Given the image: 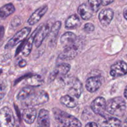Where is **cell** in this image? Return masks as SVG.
I'll use <instances>...</instances> for the list:
<instances>
[{"mask_svg": "<svg viewBox=\"0 0 127 127\" xmlns=\"http://www.w3.org/2000/svg\"><path fill=\"white\" fill-rule=\"evenodd\" d=\"M83 84H82L81 82L78 79H76L68 90V93H69V95H72V96H74L76 98H79L83 93Z\"/></svg>", "mask_w": 127, "mask_h": 127, "instance_id": "ac0fdd59", "label": "cell"}, {"mask_svg": "<svg viewBox=\"0 0 127 127\" xmlns=\"http://www.w3.org/2000/svg\"><path fill=\"white\" fill-rule=\"evenodd\" d=\"M125 1H127V0H125Z\"/></svg>", "mask_w": 127, "mask_h": 127, "instance_id": "f35d334b", "label": "cell"}, {"mask_svg": "<svg viewBox=\"0 0 127 127\" xmlns=\"http://www.w3.org/2000/svg\"><path fill=\"white\" fill-rule=\"evenodd\" d=\"M55 119L64 127H81L82 124L78 119L66 112L58 109H53Z\"/></svg>", "mask_w": 127, "mask_h": 127, "instance_id": "3957f363", "label": "cell"}, {"mask_svg": "<svg viewBox=\"0 0 127 127\" xmlns=\"http://www.w3.org/2000/svg\"><path fill=\"white\" fill-rule=\"evenodd\" d=\"M88 5L93 12H97L100 7V0H88Z\"/></svg>", "mask_w": 127, "mask_h": 127, "instance_id": "4316f807", "label": "cell"}, {"mask_svg": "<svg viewBox=\"0 0 127 127\" xmlns=\"http://www.w3.org/2000/svg\"><path fill=\"white\" fill-rule=\"evenodd\" d=\"M81 22L79 17L76 14H73L68 17L65 22V27L66 29H73L79 26Z\"/></svg>", "mask_w": 127, "mask_h": 127, "instance_id": "44dd1931", "label": "cell"}, {"mask_svg": "<svg viewBox=\"0 0 127 127\" xmlns=\"http://www.w3.org/2000/svg\"><path fill=\"white\" fill-rule=\"evenodd\" d=\"M100 4L105 6L112 3V2L114 1V0H100Z\"/></svg>", "mask_w": 127, "mask_h": 127, "instance_id": "4dcf8cb0", "label": "cell"}, {"mask_svg": "<svg viewBox=\"0 0 127 127\" xmlns=\"http://www.w3.org/2000/svg\"><path fill=\"white\" fill-rule=\"evenodd\" d=\"M86 127H98V124L95 122H90L86 125Z\"/></svg>", "mask_w": 127, "mask_h": 127, "instance_id": "d6a6232c", "label": "cell"}, {"mask_svg": "<svg viewBox=\"0 0 127 127\" xmlns=\"http://www.w3.org/2000/svg\"><path fill=\"white\" fill-rule=\"evenodd\" d=\"M27 81L29 83L30 86L33 87L38 86L42 84V78L40 76L38 75H33V76L30 77L29 79H28Z\"/></svg>", "mask_w": 127, "mask_h": 127, "instance_id": "484cf974", "label": "cell"}, {"mask_svg": "<svg viewBox=\"0 0 127 127\" xmlns=\"http://www.w3.org/2000/svg\"><path fill=\"white\" fill-rule=\"evenodd\" d=\"M21 24V17L18 16H16L11 21V25L12 27H17L20 26Z\"/></svg>", "mask_w": 127, "mask_h": 127, "instance_id": "f1b7e54d", "label": "cell"}, {"mask_svg": "<svg viewBox=\"0 0 127 127\" xmlns=\"http://www.w3.org/2000/svg\"><path fill=\"white\" fill-rule=\"evenodd\" d=\"M37 124L40 127H48L50 126V115L48 110L45 109H41L38 113Z\"/></svg>", "mask_w": 127, "mask_h": 127, "instance_id": "2e32d148", "label": "cell"}, {"mask_svg": "<svg viewBox=\"0 0 127 127\" xmlns=\"http://www.w3.org/2000/svg\"><path fill=\"white\" fill-rule=\"evenodd\" d=\"M26 65H27V63H26V62L24 60H21L19 62V67H21V68H24V67L26 66Z\"/></svg>", "mask_w": 127, "mask_h": 127, "instance_id": "1f68e13d", "label": "cell"}, {"mask_svg": "<svg viewBox=\"0 0 127 127\" xmlns=\"http://www.w3.org/2000/svg\"><path fill=\"white\" fill-rule=\"evenodd\" d=\"M101 85V78L98 76L88 78L86 83V88L90 93H95L100 88Z\"/></svg>", "mask_w": 127, "mask_h": 127, "instance_id": "7c38bea8", "label": "cell"}, {"mask_svg": "<svg viewBox=\"0 0 127 127\" xmlns=\"http://www.w3.org/2000/svg\"><path fill=\"white\" fill-rule=\"evenodd\" d=\"M124 16L125 18V19L127 20V7L125 8L124 11Z\"/></svg>", "mask_w": 127, "mask_h": 127, "instance_id": "e575fe53", "label": "cell"}, {"mask_svg": "<svg viewBox=\"0 0 127 127\" xmlns=\"http://www.w3.org/2000/svg\"><path fill=\"white\" fill-rule=\"evenodd\" d=\"M78 53V47L76 43L64 48V51L59 55L58 58L62 60H70L76 57Z\"/></svg>", "mask_w": 127, "mask_h": 127, "instance_id": "9c48e42d", "label": "cell"}, {"mask_svg": "<svg viewBox=\"0 0 127 127\" xmlns=\"http://www.w3.org/2000/svg\"><path fill=\"white\" fill-rule=\"evenodd\" d=\"M48 100H49V95L47 92L43 90H35L25 100H22V105L25 107H33L45 104Z\"/></svg>", "mask_w": 127, "mask_h": 127, "instance_id": "6da1fadb", "label": "cell"}, {"mask_svg": "<svg viewBox=\"0 0 127 127\" xmlns=\"http://www.w3.org/2000/svg\"><path fill=\"white\" fill-rule=\"evenodd\" d=\"M1 72H2V71H1V69H0V73H1Z\"/></svg>", "mask_w": 127, "mask_h": 127, "instance_id": "74e56055", "label": "cell"}, {"mask_svg": "<svg viewBox=\"0 0 127 127\" xmlns=\"http://www.w3.org/2000/svg\"><path fill=\"white\" fill-rule=\"evenodd\" d=\"M70 69V64H68V63H62V64H58L50 76V81H53L58 76L59 78L65 76L68 74V72L69 71Z\"/></svg>", "mask_w": 127, "mask_h": 127, "instance_id": "ba28073f", "label": "cell"}, {"mask_svg": "<svg viewBox=\"0 0 127 127\" xmlns=\"http://www.w3.org/2000/svg\"><path fill=\"white\" fill-rule=\"evenodd\" d=\"M77 40V36L73 32H68L64 33L61 37L60 42L62 45L65 47H69L76 43Z\"/></svg>", "mask_w": 127, "mask_h": 127, "instance_id": "e0dca14e", "label": "cell"}, {"mask_svg": "<svg viewBox=\"0 0 127 127\" xmlns=\"http://www.w3.org/2000/svg\"><path fill=\"white\" fill-rule=\"evenodd\" d=\"M78 12L81 18L85 21L89 19L93 16V11H92L89 5L86 4H81L78 7Z\"/></svg>", "mask_w": 127, "mask_h": 127, "instance_id": "d6986e66", "label": "cell"}, {"mask_svg": "<svg viewBox=\"0 0 127 127\" xmlns=\"http://www.w3.org/2000/svg\"><path fill=\"white\" fill-rule=\"evenodd\" d=\"M48 6H43L36 9L27 20V23L31 26L37 24L48 11Z\"/></svg>", "mask_w": 127, "mask_h": 127, "instance_id": "30bf717a", "label": "cell"}, {"mask_svg": "<svg viewBox=\"0 0 127 127\" xmlns=\"http://www.w3.org/2000/svg\"><path fill=\"white\" fill-rule=\"evenodd\" d=\"M60 102L62 104L68 108H74L78 105V103L74 98L69 95H63L61 97Z\"/></svg>", "mask_w": 127, "mask_h": 127, "instance_id": "7402d4cb", "label": "cell"}, {"mask_svg": "<svg viewBox=\"0 0 127 127\" xmlns=\"http://www.w3.org/2000/svg\"><path fill=\"white\" fill-rule=\"evenodd\" d=\"M126 110V103L121 97H117L108 100L106 102V111L111 115L121 117Z\"/></svg>", "mask_w": 127, "mask_h": 127, "instance_id": "7a4b0ae2", "label": "cell"}, {"mask_svg": "<svg viewBox=\"0 0 127 127\" xmlns=\"http://www.w3.org/2000/svg\"><path fill=\"white\" fill-rule=\"evenodd\" d=\"M127 73V64L124 61H119L110 68V74L113 78L123 76Z\"/></svg>", "mask_w": 127, "mask_h": 127, "instance_id": "8992f818", "label": "cell"}, {"mask_svg": "<svg viewBox=\"0 0 127 127\" xmlns=\"http://www.w3.org/2000/svg\"><path fill=\"white\" fill-rule=\"evenodd\" d=\"M4 33V29L3 27H0V40L2 39Z\"/></svg>", "mask_w": 127, "mask_h": 127, "instance_id": "836d02e7", "label": "cell"}, {"mask_svg": "<svg viewBox=\"0 0 127 127\" xmlns=\"http://www.w3.org/2000/svg\"><path fill=\"white\" fill-rule=\"evenodd\" d=\"M7 91V85L3 80L0 79V100L5 96Z\"/></svg>", "mask_w": 127, "mask_h": 127, "instance_id": "83f0119b", "label": "cell"}, {"mask_svg": "<svg viewBox=\"0 0 127 127\" xmlns=\"http://www.w3.org/2000/svg\"><path fill=\"white\" fill-rule=\"evenodd\" d=\"M61 26H62V22L60 21L56 22L52 26V29H51V31L50 32V37L52 42H53L56 38V37H57V36L58 35V33L61 28Z\"/></svg>", "mask_w": 127, "mask_h": 127, "instance_id": "cb8c5ba5", "label": "cell"}, {"mask_svg": "<svg viewBox=\"0 0 127 127\" xmlns=\"http://www.w3.org/2000/svg\"><path fill=\"white\" fill-rule=\"evenodd\" d=\"M50 32V26L48 24H45L42 27H39L35 37L34 38L35 45L36 47H39L42 45L43 40L46 38Z\"/></svg>", "mask_w": 127, "mask_h": 127, "instance_id": "8fae6325", "label": "cell"}, {"mask_svg": "<svg viewBox=\"0 0 127 127\" xmlns=\"http://www.w3.org/2000/svg\"><path fill=\"white\" fill-rule=\"evenodd\" d=\"M15 11V7L12 4L9 3L4 5L0 8V19H6Z\"/></svg>", "mask_w": 127, "mask_h": 127, "instance_id": "ffe728a7", "label": "cell"}, {"mask_svg": "<svg viewBox=\"0 0 127 127\" xmlns=\"http://www.w3.org/2000/svg\"><path fill=\"white\" fill-rule=\"evenodd\" d=\"M94 26L92 23H87L84 25V31L87 33H91V32H93L94 31Z\"/></svg>", "mask_w": 127, "mask_h": 127, "instance_id": "f546056e", "label": "cell"}, {"mask_svg": "<svg viewBox=\"0 0 127 127\" xmlns=\"http://www.w3.org/2000/svg\"><path fill=\"white\" fill-rule=\"evenodd\" d=\"M103 126L108 127H120L122 125L121 121L115 117L109 118L103 122Z\"/></svg>", "mask_w": 127, "mask_h": 127, "instance_id": "d4e9b609", "label": "cell"}, {"mask_svg": "<svg viewBox=\"0 0 127 127\" xmlns=\"http://www.w3.org/2000/svg\"><path fill=\"white\" fill-rule=\"evenodd\" d=\"M22 115V118L26 124H32L37 117V110L33 107H27L24 109Z\"/></svg>", "mask_w": 127, "mask_h": 127, "instance_id": "4fadbf2b", "label": "cell"}, {"mask_svg": "<svg viewBox=\"0 0 127 127\" xmlns=\"http://www.w3.org/2000/svg\"><path fill=\"white\" fill-rule=\"evenodd\" d=\"M114 11L111 9H105L100 11L99 15V19L104 26H108L114 17Z\"/></svg>", "mask_w": 127, "mask_h": 127, "instance_id": "5bb4252c", "label": "cell"}, {"mask_svg": "<svg viewBox=\"0 0 127 127\" xmlns=\"http://www.w3.org/2000/svg\"><path fill=\"white\" fill-rule=\"evenodd\" d=\"M124 95H125V97L127 99V86L126 87V88H125V93H124Z\"/></svg>", "mask_w": 127, "mask_h": 127, "instance_id": "d590c367", "label": "cell"}, {"mask_svg": "<svg viewBox=\"0 0 127 127\" xmlns=\"http://www.w3.org/2000/svg\"><path fill=\"white\" fill-rule=\"evenodd\" d=\"M15 125V119L12 110L8 107L0 110V125L3 127H12Z\"/></svg>", "mask_w": 127, "mask_h": 127, "instance_id": "277c9868", "label": "cell"}, {"mask_svg": "<svg viewBox=\"0 0 127 127\" xmlns=\"http://www.w3.org/2000/svg\"><path fill=\"white\" fill-rule=\"evenodd\" d=\"M35 90V89L34 87L31 86L26 87V88H24L23 89H21V90L20 91L19 93H18L17 96V99H18L19 100L22 102V100H25L29 95H31Z\"/></svg>", "mask_w": 127, "mask_h": 127, "instance_id": "603a6c76", "label": "cell"}, {"mask_svg": "<svg viewBox=\"0 0 127 127\" xmlns=\"http://www.w3.org/2000/svg\"><path fill=\"white\" fill-rule=\"evenodd\" d=\"M31 31V29L30 27H26L25 28L22 29L21 31H19L18 32L16 33L7 42L6 45H5V48L8 49V48H12L13 47H15L17 44L22 42V41L24 40L29 34L30 33Z\"/></svg>", "mask_w": 127, "mask_h": 127, "instance_id": "5b68a950", "label": "cell"}, {"mask_svg": "<svg viewBox=\"0 0 127 127\" xmlns=\"http://www.w3.org/2000/svg\"><path fill=\"white\" fill-rule=\"evenodd\" d=\"M39 27H38V28L33 32V33L30 36L29 39L27 40V41H26V42H24V43L23 47H22L21 51V53H22V55L24 57H27V56L31 53V50H32V47H33V42H34L35 37V35L36 33H37Z\"/></svg>", "mask_w": 127, "mask_h": 127, "instance_id": "9a60e30c", "label": "cell"}, {"mask_svg": "<svg viewBox=\"0 0 127 127\" xmlns=\"http://www.w3.org/2000/svg\"><path fill=\"white\" fill-rule=\"evenodd\" d=\"M124 126H127V118L126 120H125V122H124Z\"/></svg>", "mask_w": 127, "mask_h": 127, "instance_id": "8d00e7d4", "label": "cell"}, {"mask_svg": "<svg viewBox=\"0 0 127 127\" xmlns=\"http://www.w3.org/2000/svg\"><path fill=\"white\" fill-rule=\"evenodd\" d=\"M106 100L102 97H98L91 104V109L97 115L104 116L106 111Z\"/></svg>", "mask_w": 127, "mask_h": 127, "instance_id": "52a82bcc", "label": "cell"}]
</instances>
